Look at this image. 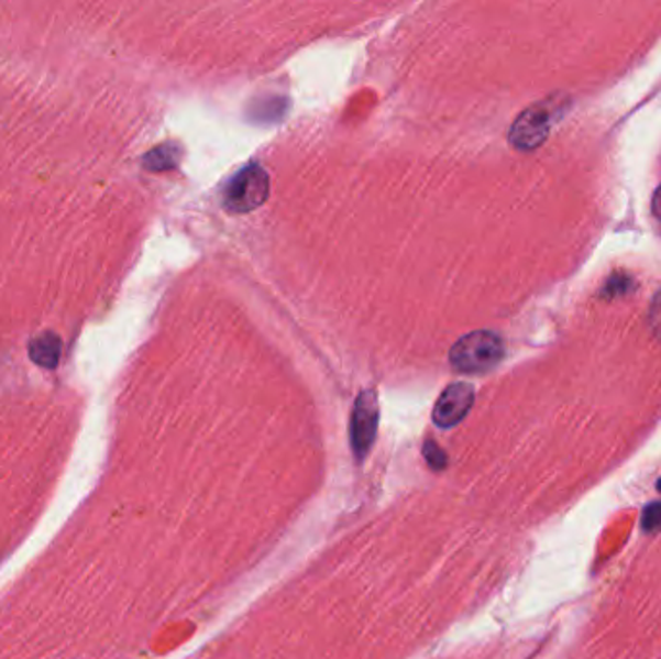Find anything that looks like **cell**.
<instances>
[{"label": "cell", "instance_id": "7c38bea8", "mask_svg": "<svg viewBox=\"0 0 661 659\" xmlns=\"http://www.w3.org/2000/svg\"><path fill=\"white\" fill-rule=\"evenodd\" d=\"M652 211L653 215H656V217H658V219L661 221V184L660 188H658V191L653 194Z\"/></svg>", "mask_w": 661, "mask_h": 659}, {"label": "cell", "instance_id": "ba28073f", "mask_svg": "<svg viewBox=\"0 0 661 659\" xmlns=\"http://www.w3.org/2000/svg\"><path fill=\"white\" fill-rule=\"evenodd\" d=\"M632 288H635V281H632V277L625 275V273H615V275L607 278L606 286L602 288V296L612 300V298L629 295Z\"/></svg>", "mask_w": 661, "mask_h": 659}, {"label": "cell", "instance_id": "52a82bcc", "mask_svg": "<svg viewBox=\"0 0 661 659\" xmlns=\"http://www.w3.org/2000/svg\"><path fill=\"white\" fill-rule=\"evenodd\" d=\"M178 160H180V147L176 143L168 142L147 153L144 165L145 168H150L153 173H159V171L175 168L178 165Z\"/></svg>", "mask_w": 661, "mask_h": 659}, {"label": "cell", "instance_id": "7a4b0ae2", "mask_svg": "<svg viewBox=\"0 0 661 659\" xmlns=\"http://www.w3.org/2000/svg\"><path fill=\"white\" fill-rule=\"evenodd\" d=\"M505 347L492 331L464 334L451 349V365L461 374H484L502 362Z\"/></svg>", "mask_w": 661, "mask_h": 659}, {"label": "cell", "instance_id": "30bf717a", "mask_svg": "<svg viewBox=\"0 0 661 659\" xmlns=\"http://www.w3.org/2000/svg\"><path fill=\"white\" fill-rule=\"evenodd\" d=\"M423 457L433 470H443L447 466V454L443 449H439L433 441H428L423 446Z\"/></svg>", "mask_w": 661, "mask_h": 659}, {"label": "cell", "instance_id": "8992f818", "mask_svg": "<svg viewBox=\"0 0 661 659\" xmlns=\"http://www.w3.org/2000/svg\"><path fill=\"white\" fill-rule=\"evenodd\" d=\"M27 352H30V358L35 364L47 367V370H55L58 362H60L63 342L55 333H43L30 342Z\"/></svg>", "mask_w": 661, "mask_h": 659}, {"label": "cell", "instance_id": "6da1fadb", "mask_svg": "<svg viewBox=\"0 0 661 659\" xmlns=\"http://www.w3.org/2000/svg\"><path fill=\"white\" fill-rule=\"evenodd\" d=\"M566 111V101H561L559 97H550L542 103L532 105L526 111L518 114L515 124L510 128L509 140L513 147L520 152H532L540 147L548 135H550L551 124Z\"/></svg>", "mask_w": 661, "mask_h": 659}, {"label": "cell", "instance_id": "8fae6325", "mask_svg": "<svg viewBox=\"0 0 661 659\" xmlns=\"http://www.w3.org/2000/svg\"><path fill=\"white\" fill-rule=\"evenodd\" d=\"M650 327H652L653 334L661 341V290H658V295L653 296L652 306H650V316H648Z\"/></svg>", "mask_w": 661, "mask_h": 659}, {"label": "cell", "instance_id": "4fadbf2b", "mask_svg": "<svg viewBox=\"0 0 661 659\" xmlns=\"http://www.w3.org/2000/svg\"><path fill=\"white\" fill-rule=\"evenodd\" d=\"M658 490H660V492H661V480H660V482H658Z\"/></svg>", "mask_w": 661, "mask_h": 659}, {"label": "cell", "instance_id": "9c48e42d", "mask_svg": "<svg viewBox=\"0 0 661 659\" xmlns=\"http://www.w3.org/2000/svg\"><path fill=\"white\" fill-rule=\"evenodd\" d=\"M642 530L648 534L661 530V501H653L642 513Z\"/></svg>", "mask_w": 661, "mask_h": 659}, {"label": "cell", "instance_id": "5b68a950", "mask_svg": "<svg viewBox=\"0 0 661 659\" xmlns=\"http://www.w3.org/2000/svg\"><path fill=\"white\" fill-rule=\"evenodd\" d=\"M474 405V389L469 383L449 385L433 408V421L439 428H453L461 424Z\"/></svg>", "mask_w": 661, "mask_h": 659}, {"label": "cell", "instance_id": "277c9868", "mask_svg": "<svg viewBox=\"0 0 661 659\" xmlns=\"http://www.w3.org/2000/svg\"><path fill=\"white\" fill-rule=\"evenodd\" d=\"M377 421H379V405H377L375 391L360 393L351 420L352 451L359 461H364L370 449L374 447Z\"/></svg>", "mask_w": 661, "mask_h": 659}, {"label": "cell", "instance_id": "3957f363", "mask_svg": "<svg viewBox=\"0 0 661 659\" xmlns=\"http://www.w3.org/2000/svg\"><path fill=\"white\" fill-rule=\"evenodd\" d=\"M269 196V176L260 165H247L224 190V207L231 213H250Z\"/></svg>", "mask_w": 661, "mask_h": 659}]
</instances>
